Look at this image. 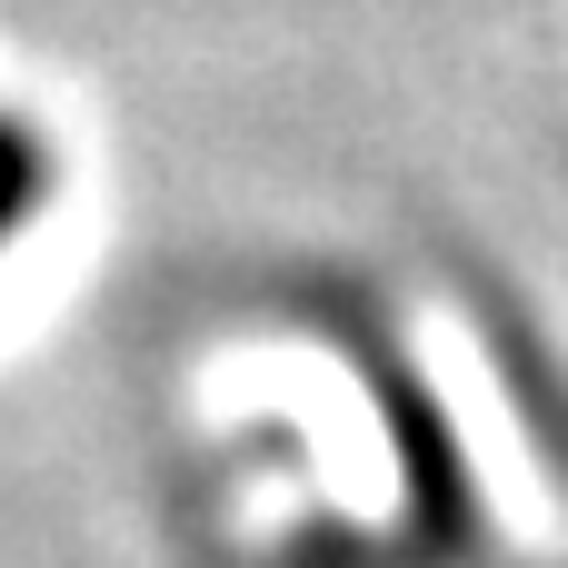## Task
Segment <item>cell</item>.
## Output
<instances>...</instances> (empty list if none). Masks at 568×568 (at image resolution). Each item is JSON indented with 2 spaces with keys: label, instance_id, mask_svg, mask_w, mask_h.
<instances>
[{
  "label": "cell",
  "instance_id": "6da1fadb",
  "mask_svg": "<svg viewBox=\"0 0 568 568\" xmlns=\"http://www.w3.org/2000/svg\"><path fill=\"white\" fill-rule=\"evenodd\" d=\"M40 210H50V140L0 110V250H10Z\"/></svg>",
  "mask_w": 568,
  "mask_h": 568
}]
</instances>
